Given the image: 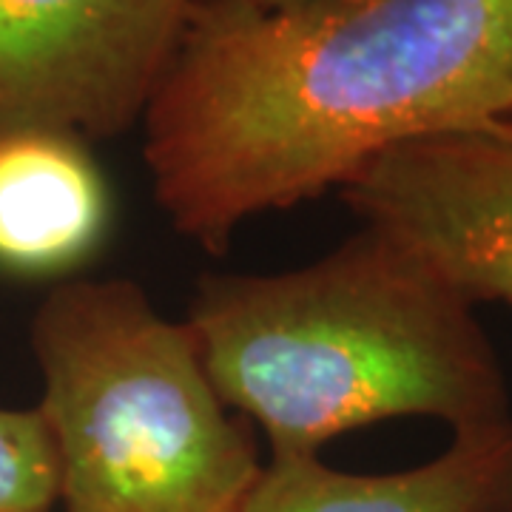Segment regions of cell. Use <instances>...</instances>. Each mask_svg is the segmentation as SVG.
Here are the masks:
<instances>
[{
  "instance_id": "obj_7",
  "label": "cell",
  "mask_w": 512,
  "mask_h": 512,
  "mask_svg": "<svg viewBox=\"0 0 512 512\" xmlns=\"http://www.w3.org/2000/svg\"><path fill=\"white\" fill-rule=\"evenodd\" d=\"M245 512H512V419L453 433L444 453L402 473L271 456Z\"/></svg>"
},
{
  "instance_id": "obj_5",
  "label": "cell",
  "mask_w": 512,
  "mask_h": 512,
  "mask_svg": "<svg viewBox=\"0 0 512 512\" xmlns=\"http://www.w3.org/2000/svg\"><path fill=\"white\" fill-rule=\"evenodd\" d=\"M339 191L365 225L421 256L470 305L512 308V131L410 140Z\"/></svg>"
},
{
  "instance_id": "obj_3",
  "label": "cell",
  "mask_w": 512,
  "mask_h": 512,
  "mask_svg": "<svg viewBox=\"0 0 512 512\" xmlns=\"http://www.w3.org/2000/svg\"><path fill=\"white\" fill-rule=\"evenodd\" d=\"M66 512H245L262 461L185 322L131 279H66L29 330Z\"/></svg>"
},
{
  "instance_id": "obj_1",
  "label": "cell",
  "mask_w": 512,
  "mask_h": 512,
  "mask_svg": "<svg viewBox=\"0 0 512 512\" xmlns=\"http://www.w3.org/2000/svg\"><path fill=\"white\" fill-rule=\"evenodd\" d=\"M510 106L512 0H197L143 154L174 231L222 251L384 151Z\"/></svg>"
},
{
  "instance_id": "obj_2",
  "label": "cell",
  "mask_w": 512,
  "mask_h": 512,
  "mask_svg": "<svg viewBox=\"0 0 512 512\" xmlns=\"http://www.w3.org/2000/svg\"><path fill=\"white\" fill-rule=\"evenodd\" d=\"M473 308L365 225L305 268L205 276L185 325L220 399L259 424L271 456H319L376 421L439 419L461 433L512 419Z\"/></svg>"
},
{
  "instance_id": "obj_6",
  "label": "cell",
  "mask_w": 512,
  "mask_h": 512,
  "mask_svg": "<svg viewBox=\"0 0 512 512\" xmlns=\"http://www.w3.org/2000/svg\"><path fill=\"white\" fill-rule=\"evenodd\" d=\"M111 194L89 140L57 128L0 131V274L63 279L106 242Z\"/></svg>"
},
{
  "instance_id": "obj_4",
  "label": "cell",
  "mask_w": 512,
  "mask_h": 512,
  "mask_svg": "<svg viewBox=\"0 0 512 512\" xmlns=\"http://www.w3.org/2000/svg\"><path fill=\"white\" fill-rule=\"evenodd\" d=\"M197 0H0V131L143 123Z\"/></svg>"
},
{
  "instance_id": "obj_10",
  "label": "cell",
  "mask_w": 512,
  "mask_h": 512,
  "mask_svg": "<svg viewBox=\"0 0 512 512\" xmlns=\"http://www.w3.org/2000/svg\"><path fill=\"white\" fill-rule=\"evenodd\" d=\"M248 3H262V6H271V3H288V0H248Z\"/></svg>"
},
{
  "instance_id": "obj_9",
  "label": "cell",
  "mask_w": 512,
  "mask_h": 512,
  "mask_svg": "<svg viewBox=\"0 0 512 512\" xmlns=\"http://www.w3.org/2000/svg\"><path fill=\"white\" fill-rule=\"evenodd\" d=\"M493 126L495 128H507V131H512V106L507 111H504V114H501L498 120H495Z\"/></svg>"
},
{
  "instance_id": "obj_8",
  "label": "cell",
  "mask_w": 512,
  "mask_h": 512,
  "mask_svg": "<svg viewBox=\"0 0 512 512\" xmlns=\"http://www.w3.org/2000/svg\"><path fill=\"white\" fill-rule=\"evenodd\" d=\"M57 456L43 413L0 407V512H52Z\"/></svg>"
}]
</instances>
